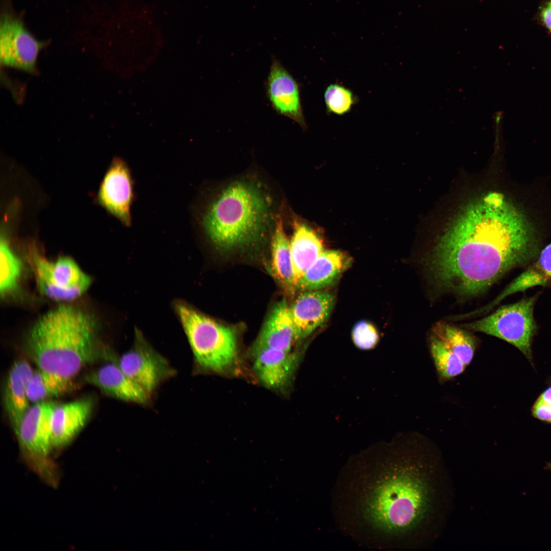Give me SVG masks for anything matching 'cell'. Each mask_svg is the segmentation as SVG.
Listing matches in <instances>:
<instances>
[{
	"mask_svg": "<svg viewBox=\"0 0 551 551\" xmlns=\"http://www.w3.org/2000/svg\"><path fill=\"white\" fill-rule=\"evenodd\" d=\"M176 310L199 368L221 372L232 366L237 356L235 330L184 303Z\"/></svg>",
	"mask_w": 551,
	"mask_h": 551,
	"instance_id": "5",
	"label": "cell"
},
{
	"mask_svg": "<svg viewBox=\"0 0 551 551\" xmlns=\"http://www.w3.org/2000/svg\"><path fill=\"white\" fill-rule=\"evenodd\" d=\"M93 405V400L90 397L57 405L51 419L53 448L64 446L72 440L88 421Z\"/></svg>",
	"mask_w": 551,
	"mask_h": 551,
	"instance_id": "14",
	"label": "cell"
},
{
	"mask_svg": "<svg viewBox=\"0 0 551 551\" xmlns=\"http://www.w3.org/2000/svg\"><path fill=\"white\" fill-rule=\"evenodd\" d=\"M290 248L296 290L299 280L324 251L319 238L304 224L295 227Z\"/></svg>",
	"mask_w": 551,
	"mask_h": 551,
	"instance_id": "21",
	"label": "cell"
},
{
	"mask_svg": "<svg viewBox=\"0 0 551 551\" xmlns=\"http://www.w3.org/2000/svg\"><path fill=\"white\" fill-rule=\"evenodd\" d=\"M38 290L49 298L70 300L79 297L91 283L71 259L63 257L53 263L36 251L30 256Z\"/></svg>",
	"mask_w": 551,
	"mask_h": 551,
	"instance_id": "8",
	"label": "cell"
},
{
	"mask_svg": "<svg viewBox=\"0 0 551 551\" xmlns=\"http://www.w3.org/2000/svg\"><path fill=\"white\" fill-rule=\"evenodd\" d=\"M335 297L322 290L302 291L289 306L297 340L310 335L329 318Z\"/></svg>",
	"mask_w": 551,
	"mask_h": 551,
	"instance_id": "13",
	"label": "cell"
},
{
	"mask_svg": "<svg viewBox=\"0 0 551 551\" xmlns=\"http://www.w3.org/2000/svg\"><path fill=\"white\" fill-rule=\"evenodd\" d=\"M267 97L273 109L304 130L307 126L302 108L298 84L276 58L272 57L266 83Z\"/></svg>",
	"mask_w": 551,
	"mask_h": 551,
	"instance_id": "12",
	"label": "cell"
},
{
	"mask_svg": "<svg viewBox=\"0 0 551 551\" xmlns=\"http://www.w3.org/2000/svg\"><path fill=\"white\" fill-rule=\"evenodd\" d=\"M540 253L524 214L505 196L489 193L469 204L442 236L428 269L437 284L466 296L486 290Z\"/></svg>",
	"mask_w": 551,
	"mask_h": 551,
	"instance_id": "1",
	"label": "cell"
},
{
	"mask_svg": "<svg viewBox=\"0 0 551 551\" xmlns=\"http://www.w3.org/2000/svg\"><path fill=\"white\" fill-rule=\"evenodd\" d=\"M95 319L79 309L62 306L42 316L31 330L26 352L38 369L72 379L86 365L114 359L102 347Z\"/></svg>",
	"mask_w": 551,
	"mask_h": 551,
	"instance_id": "2",
	"label": "cell"
},
{
	"mask_svg": "<svg viewBox=\"0 0 551 551\" xmlns=\"http://www.w3.org/2000/svg\"><path fill=\"white\" fill-rule=\"evenodd\" d=\"M546 469L551 471V462H548L546 463L545 467Z\"/></svg>",
	"mask_w": 551,
	"mask_h": 551,
	"instance_id": "32",
	"label": "cell"
},
{
	"mask_svg": "<svg viewBox=\"0 0 551 551\" xmlns=\"http://www.w3.org/2000/svg\"><path fill=\"white\" fill-rule=\"evenodd\" d=\"M85 380L106 394L119 400L144 405L151 399V396L129 378L116 361L90 372Z\"/></svg>",
	"mask_w": 551,
	"mask_h": 551,
	"instance_id": "15",
	"label": "cell"
},
{
	"mask_svg": "<svg viewBox=\"0 0 551 551\" xmlns=\"http://www.w3.org/2000/svg\"><path fill=\"white\" fill-rule=\"evenodd\" d=\"M533 414L540 420L551 422V406L538 399L533 408Z\"/></svg>",
	"mask_w": 551,
	"mask_h": 551,
	"instance_id": "29",
	"label": "cell"
},
{
	"mask_svg": "<svg viewBox=\"0 0 551 551\" xmlns=\"http://www.w3.org/2000/svg\"><path fill=\"white\" fill-rule=\"evenodd\" d=\"M429 346L441 380L452 379L464 371L466 366L442 340L431 332Z\"/></svg>",
	"mask_w": 551,
	"mask_h": 551,
	"instance_id": "25",
	"label": "cell"
},
{
	"mask_svg": "<svg viewBox=\"0 0 551 551\" xmlns=\"http://www.w3.org/2000/svg\"><path fill=\"white\" fill-rule=\"evenodd\" d=\"M551 282V243L540 253L538 260L514 279L489 305L480 309L486 313L504 299L533 287L547 286Z\"/></svg>",
	"mask_w": 551,
	"mask_h": 551,
	"instance_id": "20",
	"label": "cell"
},
{
	"mask_svg": "<svg viewBox=\"0 0 551 551\" xmlns=\"http://www.w3.org/2000/svg\"><path fill=\"white\" fill-rule=\"evenodd\" d=\"M536 295L503 306L492 314L467 323L463 327L505 340L517 347L527 357L531 355V344L537 331L533 311Z\"/></svg>",
	"mask_w": 551,
	"mask_h": 551,
	"instance_id": "7",
	"label": "cell"
},
{
	"mask_svg": "<svg viewBox=\"0 0 551 551\" xmlns=\"http://www.w3.org/2000/svg\"><path fill=\"white\" fill-rule=\"evenodd\" d=\"M324 99L327 111L338 115L349 112L356 102L352 91L338 84H332L327 87Z\"/></svg>",
	"mask_w": 551,
	"mask_h": 551,
	"instance_id": "27",
	"label": "cell"
},
{
	"mask_svg": "<svg viewBox=\"0 0 551 551\" xmlns=\"http://www.w3.org/2000/svg\"><path fill=\"white\" fill-rule=\"evenodd\" d=\"M431 332L442 340L466 366L471 363L476 340L470 333L444 322L436 323Z\"/></svg>",
	"mask_w": 551,
	"mask_h": 551,
	"instance_id": "24",
	"label": "cell"
},
{
	"mask_svg": "<svg viewBox=\"0 0 551 551\" xmlns=\"http://www.w3.org/2000/svg\"><path fill=\"white\" fill-rule=\"evenodd\" d=\"M541 16L544 25L551 33V1L543 9Z\"/></svg>",
	"mask_w": 551,
	"mask_h": 551,
	"instance_id": "30",
	"label": "cell"
},
{
	"mask_svg": "<svg viewBox=\"0 0 551 551\" xmlns=\"http://www.w3.org/2000/svg\"><path fill=\"white\" fill-rule=\"evenodd\" d=\"M21 263L5 238L0 244V291L5 295L17 286L21 272Z\"/></svg>",
	"mask_w": 551,
	"mask_h": 551,
	"instance_id": "26",
	"label": "cell"
},
{
	"mask_svg": "<svg viewBox=\"0 0 551 551\" xmlns=\"http://www.w3.org/2000/svg\"><path fill=\"white\" fill-rule=\"evenodd\" d=\"M367 494L364 512L377 528L400 533L417 527L430 502V486L416 466L398 464L386 469Z\"/></svg>",
	"mask_w": 551,
	"mask_h": 551,
	"instance_id": "3",
	"label": "cell"
},
{
	"mask_svg": "<svg viewBox=\"0 0 551 551\" xmlns=\"http://www.w3.org/2000/svg\"><path fill=\"white\" fill-rule=\"evenodd\" d=\"M297 341L289 306L285 299L273 308L254 345L253 350L271 348L291 351Z\"/></svg>",
	"mask_w": 551,
	"mask_h": 551,
	"instance_id": "18",
	"label": "cell"
},
{
	"mask_svg": "<svg viewBox=\"0 0 551 551\" xmlns=\"http://www.w3.org/2000/svg\"><path fill=\"white\" fill-rule=\"evenodd\" d=\"M352 262L351 258L341 252L323 251L299 280L296 290H321L332 285Z\"/></svg>",
	"mask_w": 551,
	"mask_h": 551,
	"instance_id": "19",
	"label": "cell"
},
{
	"mask_svg": "<svg viewBox=\"0 0 551 551\" xmlns=\"http://www.w3.org/2000/svg\"><path fill=\"white\" fill-rule=\"evenodd\" d=\"M538 399L551 406V387L544 391Z\"/></svg>",
	"mask_w": 551,
	"mask_h": 551,
	"instance_id": "31",
	"label": "cell"
},
{
	"mask_svg": "<svg viewBox=\"0 0 551 551\" xmlns=\"http://www.w3.org/2000/svg\"><path fill=\"white\" fill-rule=\"evenodd\" d=\"M34 371L27 361L19 360L12 365L7 377L4 404L15 434L24 415L30 407L28 387Z\"/></svg>",
	"mask_w": 551,
	"mask_h": 551,
	"instance_id": "16",
	"label": "cell"
},
{
	"mask_svg": "<svg viewBox=\"0 0 551 551\" xmlns=\"http://www.w3.org/2000/svg\"><path fill=\"white\" fill-rule=\"evenodd\" d=\"M58 404L43 401L29 407L16 434L23 459L29 466L49 486L58 482L56 465L49 457L51 419Z\"/></svg>",
	"mask_w": 551,
	"mask_h": 551,
	"instance_id": "6",
	"label": "cell"
},
{
	"mask_svg": "<svg viewBox=\"0 0 551 551\" xmlns=\"http://www.w3.org/2000/svg\"><path fill=\"white\" fill-rule=\"evenodd\" d=\"M352 338L358 348L370 350L378 344L379 335L375 328L371 323L362 320L355 324L352 330Z\"/></svg>",
	"mask_w": 551,
	"mask_h": 551,
	"instance_id": "28",
	"label": "cell"
},
{
	"mask_svg": "<svg viewBox=\"0 0 551 551\" xmlns=\"http://www.w3.org/2000/svg\"><path fill=\"white\" fill-rule=\"evenodd\" d=\"M117 362L124 373L151 396L174 373L167 360L137 330L133 345Z\"/></svg>",
	"mask_w": 551,
	"mask_h": 551,
	"instance_id": "9",
	"label": "cell"
},
{
	"mask_svg": "<svg viewBox=\"0 0 551 551\" xmlns=\"http://www.w3.org/2000/svg\"><path fill=\"white\" fill-rule=\"evenodd\" d=\"M263 192L244 181L223 190L203 215V229L212 243L227 251L248 245L264 231L269 207Z\"/></svg>",
	"mask_w": 551,
	"mask_h": 551,
	"instance_id": "4",
	"label": "cell"
},
{
	"mask_svg": "<svg viewBox=\"0 0 551 551\" xmlns=\"http://www.w3.org/2000/svg\"><path fill=\"white\" fill-rule=\"evenodd\" d=\"M72 388L71 379L38 369L34 371L28 384V396L30 402L37 403L62 395Z\"/></svg>",
	"mask_w": 551,
	"mask_h": 551,
	"instance_id": "23",
	"label": "cell"
},
{
	"mask_svg": "<svg viewBox=\"0 0 551 551\" xmlns=\"http://www.w3.org/2000/svg\"><path fill=\"white\" fill-rule=\"evenodd\" d=\"M254 368L258 377L266 387L281 388L292 375L298 360V355L291 351L263 348L253 350Z\"/></svg>",
	"mask_w": 551,
	"mask_h": 551,
	"instance_id": "17",
	"label": "cell"
},
{
	"mask_svg": "<svg viewBox=\"0 0 551 551\" xmlns=\"http://www.w3.org/2000/svg\"><path fill=\"white\" fill-rule=\"evenodd\" d=\"M41 47V43L28 31L20 20L8 15L3 17L0 27L2 65L34 72Z\"/></svg>",
	"mask_w": 551,
	"mask_h": 551,
	"instance_id": "10",
	"label": "cell"
},
{
	"mask_svg": "<svg viewBox=\"0 0 551 551\" xmlns=\"http://www.w3.org/2000/svg\"><path fill=\"white\" fill-rule=\"evenodd\" d=\"M98 199L102 206L123 225L131 226L134 183L129 167L122 159L113 160L101 185Z\"/></svg>",
	"mask_w": 551,
	"mask_h": 551,
	"instance_id": "11",
	"label": "cell"
},
{
	"mask_svg": "<svg viewBox=\"0 0 551 551\" xmlns=\"http://www.w3.org/2000/svg\"><path fill=\"white\" fill-rule=\"evenodd\" d=\"M271 270L277 281L289 292L295 291L290 241L281 218L277 222L271 242Z\"/></svg>",
	"mask_w": 551,
	"mask_h": 551,
	"instance_id": "22",
	"label": "cell"
}]
</instances>
